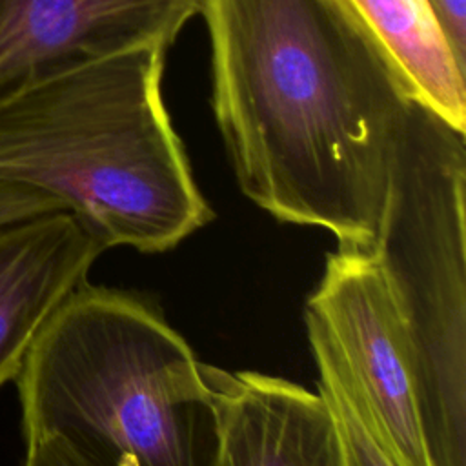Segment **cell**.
I'll list each match as a JSON object with an SVG mask.
<instances>
[{
  "instance_id": "6da1fadb",
  "label": "cell",
  "mask_w": 466,
  "mask_h": 466,
  "mask_svg": "<svg viewBox=\"0 0 466 466\" xmlns=\"http://www.w3.org/2000/svg\"><path fill=\"white\" fill-rule=\"evenodd\" d=\"M213 111L242 193L371 251L411 95L339 0H202Z\"/></svg>"
},
{
  "instance_id": "7a4b0ae2",
  "label": "cell",
  "mask_w": 466,
  "mask_h": 466,
  "mask_svg": "<svg viewBox=\"0 0 466 466\" xmlns=\"http://www.w3.org/2000/svg\"><path fill=\"white\" fill-rule=\"evenodd\" d=\"M162 47L76 64L0 96V182L36 189L104 244L162 253L204 228L162 102Z\"/></svg>"
},
{
  "instance_id": "3957f363",
  "label": "cell",
  "mask_w": 466,
  "mask_h": 466,
  "mask_svg": "<svg viewBox=\"0 0 466 466\" xmlns=\"http://www.w3.org/2000/svg\"><path fill=\"white\" fill-rule=\"evenodd\" d=\"M24 437L56 435L96 466H209V390L149 299L84 282L51 313L15 377Z\"/></svg>"
},
{
  "instance_id": "277c9868",
  "label": "cell",
  "mask_w": 466,
  "mask_h": 466,
  "mask_svg": "<svg viewBox=\"0 0 466 466\" xmlns=\"http://www.w3.org/2000/svg\"><path fill=\"white\" fill-rule=\"evenodd\" d=\"M464 135L410 96L368 251L408 339L431 466H466Z\"/></svg>"
},
{
  "instance_id": "5b68a950",
  "label": "cell",
  "mask_w": 466,
  "mask_h": 466,
  "mask_svg": "<svg viewBox=\"0 0 466 466\" xmlns=\"http://www.w3.org/2000/svg\"><path fill=\"white\" fill-rule=\"evenodd\" d=\"M311 355L322 357L395 466H431L411 351L368 251L328 253L306 302Z\"/></svg>"
},
{
  "instance_id": "8992f818",
  "label": "cell",
  "mask_w": 466,
  "mask_h": 466,
  "mask_svg": "<svg viewBox=\"0 0 466 466\" xmlns=\"http://www.w3.org/2000/svg\"><path fill=\"white\" fill-rule=\"evenodd\" d=\"M202 0H0V96L44 75L166 49Z\"/></svg>"
},
{
  "instance_id": "52a82bcc",
  "label": "cell",
  "mask_w": 466,
  "mask_h": 466,
  "mask_svg": "<svg viewBox=\"0 0 466 466\" xmlns=\"http://www.w3.org/2000/svg\"><path fill=\"white\" fill-rule=\"evenodd\" d=\"M213 411L209 466H346L340 433L317 390L202 362Z\"/></svg>"
},
{
  "instance_id": "ba28073f",
  "label": "cell",
  "mask_w": 466,
  "mask_h": 466,
  "mask_svg": "<svg viewBox=\"0 0 466 466\" xmlns=\"http://www.w3.org/2000/svg\"><path fill=\"white\" fill-rule=\"evenodd\" d=\"M104 251L71 211L0 226V386L15 380L44 322Z\"/></svg>"
},
{
  "instance_id": "9c48e42d",
  "label": "cell",
  "mask_w": 466,
  "mask_h": 466,
  "mask_svg": "<svg viewBox=\"0 0 466 466\" xmlns=\"http://www.w3.org/2000/svg\"><path fill=\"white\" fill-rule=\"evenodd\" d=\"M370 33L411 95L466 129V69L444 38L426 0H339Z\"/></svg>"
},
{
  "instance_id": "30bf717a",
  "label": "cell",
  "mask_w": 466,
  "mask_h": 466,
  "mask_svg": "<svg viewBox=\"0 0 466 466\" xmlns=\"http://www.w3.org/2000/svg\"><path fill=\"white\" fill-rule=\"evenodd\" d=\"M313 360L319 371V391L326 397L337 420L346 466H395L370 433L331 366L319 355H313Z\"/></svg>"
},
{
  "instance_id": "8fae6325",
  "label": "cell",
  "mask_w": 466,
  "mask_h": 466,
  "mask_svg": "<svg viewBox=\"0 0 466 466\" xmlns=\"http://www.w3.org/2000/svg\"><path fill=\"white\" fill-rule=\"evenodd\" d=\"M53 211L66 209L55 198L36 189L20 184L0 182V226Z\"/></svg>"
},
{
  "instance_id": "7c38bea8",
  "label": "cell",
  "mask_w": 466,
  "mask_h": 466,
  "mask_svg": "<svg viewBox=\"0 0 466 466\" xmlns=\"http://www.w3.org/2000/svg\"><path fill=\"white\" fill-rule=\"evenodd\" d=\"M22 466H96L89 457L56 435H42L25 441Z\"/></svg>"
},
{
  "instance_id": "4fadbf2b",
  "label": "cell",
  "mask_w": 466,
  "mask_h": 466,
  "mask_svg": "<svg viewBox=\"0 0 466 466\" xmlns=\"http://www.w3.org/2000/svg\"><path fill=\"white\" fill-rule=\"evenodd\" d=\"M457 64L466 69V0H426Z\"/></svg>"
}]
</instances>
